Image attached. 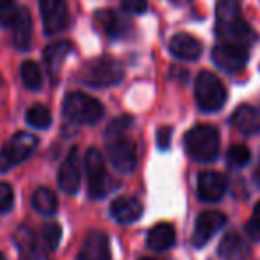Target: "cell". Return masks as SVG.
Listing matches in <instances>:
<instances>
[{"label": "cell", "instance_id": "1", "mask_svg": "<svg viewBox=\"0 0 260 260\" xmlns=\"http://www.w3.org/2000/svg\"><path fill=\"white\" fill-rule=\"evenodd\" d=\"M216 34L226 45L248 48L256 41V32L242 18L239 0H219L216 6Z\"/></svg>", "mask_w": 260, "mask_h": 260}, {"label": "cell", "instance_id": "2", "mask_svg": "<svg viewBox=\"0 0 260 260\" xmlns=\"http://www.w3.org/2000/svg\"><path fill=\"white\" fill-rule=\"evenodd\" d=\"M123 73H125V70L118 59L104 55V57H96L87 62L80 70L79 80L84 86L100 89V87H109L121 82Z\"/></svg>", "mask_w": 260, "mask_h": 260}, {"label": "cell", "instance_id": "3", "mask_svg": "<svg viewBox=\"0 0 260 260\" xmlns=\"http://www.w3.org/2000/svg\"><path fill=\"white\" fill-rule=\"evenodd\" d=\"M185 150L198 162H212L219 153V132L212 125H196L185 136Z\"/></svg>", "mask_w": 260, "mask_h": 260}, {"label": "cell", "instance_id": "4", "mask_svg": "<svg viewBox=\"0 0 260 260\" xmlns=\"http://www.w3.org/2000/svg\"><path fill=\"white\" fill-rule=\"evenodd\" d=\"M62 114L68 121L77 125H91L102 118L104 107L93 96L84 93H70L62 102Z\"/></svg>", "mask_w": 260, "mask_h": 260}, {"label": "cell", "instance_id": "5", "mask_svg": "<svg viewBox=\"0 0 260 260\" xmlns=\"http://www.w3.org/2000/svg\"><path fill=\"white\" fill-rule=\"evenodd\" d=\"M194 94L198 107L205 112H216L226 102V87L210 72H202L196 79Z\"/></svg>", "mask_w": 260, "mask_h": 260}, {"label": "cell", "instance_id": "6", "mask_svg": "<svg viewBox=\"0 0 260 260\" xmlns=\"http://www.w3.org/2000/svg\"><path fill=\"white\" fill-rule=\"evenodd\" d=\"M38 146V138L30 132H18L8 141L4 150L0 152V173L13 170L15 166L22 164L27 157L34 153Z\"/></svg>", "mask_w": 260, "mask_h": 260}, {"label": "cell", "instance_id": "7", "mask_svg": "<svg viewBox=\"0 0 260 260\" xmlns=\"http://www.w3.org/2000/svg\"><path fill=\"white\" fill-rule=\"evenodd\" d=\"M86 173H87V187L89 196L94 200L104 198L111 191V178L105 170V162L102 153L96 148L87 150L86 153Z\"/></svg>", "mask_w": 260, "mask_h": 260}, {"label": "cell", "instance_id": "8", "mask_svg": "<svg viewBox=\"0 0 260 260\" xmlns=\"http://www.w3.org/2000/svg\"><path fill=\"white\" fill-rule=\"evenodd\" d=\"M2 22L11 32L15 47L18 50H27L32 40V22H30L29 11L25 8H13L4 15Z\"/></svg>", "mask_w": 260, "mask_h": 260}, {"label": "cell", "instance_id": "9", "mask_svg": "<svg viewBox=\"0 0 260 260\" xmlns=\"http://www.w3.org/2000/svg\"><path fill=\"white\" fill-rule=\"evenodd\" d=\"M107 155L111 164L119 173H132L138 164V150L134 141L126 139L125 136L109 139L107 141Z\"/></svg>", "mask_w": 260, "mask_h": 260}, {"label": "cell", "instance_id": "10", "mask_svg": "<svg viewBox=\"0 0 260 260\" xmlns=\"http://www.w3.org/2000/svg\"><path fill=\"white\" fill-rule=\"evenodd\" d=\"M40 11L47 34H57L68 29L70 13L64 0H40Z\"/></svg>", "mask_w": 260, "mask_h": 260}, {"label": "cell", "instance_id": "11", "mask_svg": "<svg viewBox=\"0 0 260 260\" xmlns=\"http://www.w3.org/2000/svg\"><path fill=\"white\" fill-rule=\"evenodd\" d=\"M226 224V216L217 210H207L202 212L196 219L194 232H192V244L196 248H203L221 228Z\"/></svg>", "mask_w": 260, "mask_h": 260}, {"label": "cell", "instance_id": "12", "mask_svg": "<svg viewBox=\"0 0 260 260\" xmlns=\"http://www.w3.org/2000/svg\"><path fill=\"white\" fill-rule=\"evenodd\" d=\"M212 61L223 72L237 73L248 64V48L237 45H217L212 50Z\"/></svg>", "mask_w": 260, "mask_h": 260}, {"label": "cell", "instance_id": "13", "mask_svg": "<svg viewBox=\"0 0 260 260\" xmlns=\"http://www.w3.org/2000/svg\"><path fill=\"white\" fill-rule=\"evenodd\" d=\"M59 187L66 192V194H75L79 191L80 185V160H79V152L77 148H73L68 153V157L62 162L61 170L57 175Z\"/></svg>", "mask_w": 260, "mask_h": 260}, {"label": "cell", "instance_id": "14", "mask_svg": "<svg viewBox=\"0 0 260 260\" xmlns=\"http://www.w3.org/2000/svg\"><path fill=\"white\" fill-rule=\"evenodd\" d=\"M79 260H111L109 237L100 230H93L84 239Z\"/></svg>", "mask_w": 260, "mask_h": 260}, {"label": "cell", "instance_id": "15", "mask_svg": "<svg viewBox=\"0 0 260 260\" xmlns=\"http://www.w3.org/2000/svg\"><path fill=\"white\" fill-rule=\"evenodd\" d=\"M226 192V180L221 173L205 171L198 178V198L202 202H219Z\"/></svg>", "mask_w": 260, "mask_h": 260}, {"label": "cell", "instance_id": "16", "mask_svg": "<svg viewBox=\"0 0 260 260\" xmlns=\"http://www.w3.org/2000/svg\"><path fill=\"white\" fill-rule=\"evenodd\" d=\"M96 23L104 29V32L112 40L125 38L130 32V20L121 13L112 9H102L96 13Z\"/></svg>", "mask_w": 260, "mask_h": 260}, {"label": "cell", "instance_id": "17", "mask_svg": "<svg viewBox=\"0 0 260 260\" xmlns=\"http://www.w3.org/2000/svg\"><path fill=\"white\" fill-rule=\"evenodd\" d=\"M15 241H16V246H18L20 253H22V256L25 260H38L43 253H47L43 241L34 234L32 228L25 226V224H22V226L16 230Z\"/></svg>", "mask_w": 260, "mask_h": 260}, {"label": "cell", "instance_id": "18", "mask_svg": "<svg viewBox=\"0 0 260 260\" xmlns=\"http://www.w3.org/2000/svg\"><path fill=\"white\" fill-rule=\"evenodd\" d=\"M203 45L187 32H178L170 40V52L184 61H196L202 55Z\"/></svg>", "mask_w": 260, "mask_h": 260}, {"label": "cell", "instance_id": "19", "mask_svg": "<svg viewBox=\"0 0 260 260\" xmlns=\"http://www.w3.org/2000/svg\"><path fill=\"white\" fill-rule=\"evenodd\" d=\"M143 214V205L136 198H128V196H119L111 203V216L114 217L118 223L130 224L138 221Z\"/></svg>", "mask_w": 260, "mask_h": 260}, {"label": "cell", "instance_id": "20", "mask_svg": "<svg viewBox=\"0 0 260 260\" xmlns=\"http://www.w3.org/2000/svg\"><path fill=\"white\" fill-rule=\"evenodd\" d=\"M72 50L73 48L70 41H57V43H52L45 48L43 57H45V64H47V72H48V75H50L52 82H57L62 62H64V59L68 57V54Z\"/></svg>", "mask_w": 260, "mask_h": 260}, {"label": "cell", "instance_id": "21", "mask_svg": "<svg viewBox=\"0 0 260 260\" xmlns=\"http://www.w3.org/2000/svg\"><path fill=\"white\" fill-rule=\"evenodd\" d=\"M232 125L242 134H258L260 132V111L253 105H241L232 116Z\"/></svg>", "mask_w": 260, "mask_h": 260}, {"label": "cell", "instance_id": "22", "mask_svg": "<svg viewBox=\"0 0 260 260\" xmlns=\"http://www.w3.org/2000/svg\"><path fill=\"white\" fill-rule=\"evenodd\" d=\"M177 241L173 224L170 223H159L148 232V246L155 251H166Z\"/></svg>", "mask_w": 260, "mask_h": 260}, {"label": "cell", "instance_id": "23", "mask_svg": "<svg viewBox=\"0 0 260 260\" xmlns=\"http://www.w3.org/2000/svg\"><path fill=\"white\" fill-rule=\"evenodd\" d=\"M32 207L43 216H54L59 207L57 196L52 189L40 187L32 192Z\"/></svg>", "mask_w": 260, "mask_h": 260}, {"label": "cell", "instance_id": "24", "mask_svg": "<svg viewBox=\"0 0 260 260\" xmlns=\"http://www.w3.org/2000/svg\"><path fill=\"white\" fill-rule=\"evenodd\" d=\"M244 251H246L244 241H242L237 232H230L219 244V256L224 260H235Z\"/></svg>", "mask_w": 260, "mask_h": 260}, {"label": "cell", "instance_id": "25", "mask_svg": "<svg viewBox=\"0 0 260 260\" xmlns=\"http://www.w3.org/2000/svg\"><path fill=\"white\" fill-rule=\"evenodd\" d=\"M20 75H22V82L25 84V87L36 91L43 86V73L41 68L34 61H25L20 68Z\"/></svg>", "mask_w": 260, "mask_h": 260}, {"label": "cell", "instance_id": "26", "mask_svg": "<svg viewBox=\"0 0 260 260\" xmlns=\"http://www.w3.org/2000/svg\"><path fill=\"white\" fill-rule=\"evenodd\" d=\"M27 123L34 128H48L52 123V114L45 105H32L27 111Z\"/></svg>", "mask_w": 260, "mask_h": 260}, {"label": "cell", "instance_id": "27", "mask_svg": "<svg viewBox=\"0 0 260 260\" xmlns=\"http://www.w3.org/2000/svg\"><path fill=\"white\" fill-rule=\"evenodd\" d=\"M251 159V152H249L248 146L244 145H234L226 153V160H228V166L232 168H242L249 162Z\"/></svg>", "mask_w": 260, "mask_h": 260}, {"label": "cell", "instance_id": "28", "mask_svg": "<svg viewBox=\"0 0 260 260\" xmlns=\"http://www.w3.org/2000/svg\"><path fill=\"white\" fill-rule=\"evenodd\" d=\"M41 241H43L47 251H54L59 246V241H61V226L57 223H47L43 226Z\"/></svg>", "mask_w": 260, "mask_h": 260}, {"label": "cell", "instance_id": "29", "mask_svg": "<svg viewBox=\"0 0 260 260\" xmlns=\"http://www.w3.org/2000/svg\"><path fill=\"white\" fill-rule=\"evenodd\" d=\"M130 125H132V119H130L128 116H121V118L114 119V121L107 126V130H105V138H107V141L109 139H114V138L123 136L125 134V130L128 128Z\"/></svg>", "mask_w": 260, "mask_h": 260}, {"label": "cell", "instance_id": "30", "mask_svg": "<svg viewBox=\"0 0 260 260\" xmlns=\"http://www.w3.org/2000/svg\"><path fill=\"white\" fill-rule=\"evenodd\" d=\"M246 234L253 239V241H260V202L253 209L251 217L246 223Z\"/></svg>", "mask_w": 260, "mask_h": 260}, {"label": "cell", "instance_id": "31", "mask_svg": "<svg viewBox=\"0 0 260 260\" xmlns=\"http://www.w3.org/2000/svg\"><path fill=\"white\" fill-rule=\"evenodd\" d=\"M13 203H15V192L13 187L6 182H0V212H8L11 210Z\"/></svg>", "mask_w": 260, "mask_h": 260}, {"label": "cell", "instance_id": "32", "mask_svg": "<svg viewBox=\"0 0 260 260\" xmlns=\"http://www.w3.org/2000/svg\"><path fill=\"white\" fill-rule=\"evenodd\" d=\"M121 8L130 15H141L148 9L146 0H121Z\"/></svg>", "mask_w": 260, "mask_h": 260}, {"label": "cell", "instance_id": "33", "mask_svg": "<svg viewBox=\"0 0 260 260\" xmlns=\"http://www.w3.org/2000/svg\"><path fill=\"white\" fill-rule=\"evenodd\" d=\"M170 141H171V128L170 126H162V128H159V132H157V145H159V148L168 150Z\"/></svg>", "mask_w": 260, "mask_h": 260}, {"label": "cell", "instance_id": "34", "mask_svg": "<svg viewBox=\"0 0 260 260\" xmlns=\"http://www.w3.org/2000/svg\"><path fill=\"white\" fill-rule=\"evenodd\" d=\"M253 178H255L256 185H258V187H260V160H258V166H256V170H255V175H253Z\"/></svg>", "mask_w": 260, "mask_h": 260}, {"label": "cell", "instance_id": "35", "mask_svg": "<svg viewBox=\"0 0 260 260\" xmlns=\"http://www.w3.org/2000/svg\"><path fill=\"white\" fill-rule=\"evenodd\" d=\"M15 0H0V9H8Z\"/></svg>", "mask_w": 260, "mask_h": 260}, {"label": "cell", "instance_id": "36", "mask_svg": "<svg viewBox=\"0 0 260 260\" xmlns=\"http://www.w3.org/2000/svg\"><path fill=\"white\" fill-rule=\"evenodd\" d=\"M171 2H175V4H182V2H185V0H171Z\"/></svg>", "mask_w": 260, "mask_h": 260}, {"label": "cell", "instance_id": "37", "mask_svg": "<svg viewBox=\"0 0 260 260\" xmlns=\"http://www.w3.org/2000/svg\"><path fill=\"white\" fill-rule=\"evenodd\" d=\"M0 260H6V256H4V255H2V253H0Z\"/></svg>", "mask_w": 260, "mask_h": 260}, {"label": "cell", "instance_id": "38", "mask_svg": "<svg viewBox=\"0 0 260 260\" xmlns=\"http://www.w3.org/2000/svg\"><path fill=\"white\" fill-rule=\"evenodd\" d=\"M143 260H157V258H143Z\"/></svg>", "mask_w": 260, "mask_h": 260}, {"label": "cell", "instance_id": "39", "mask_svg": "<svg viewBox=\"0 0 260 260\" xmlns=\"http://www.w3.org/2000/svg\"><path fill=\"white\" fill-rule=\"evenodd\" d=\"M0 82H2V79H0Z\"/></svg>", "mask_w": 260, "mask_h": 260}]
</instances>
